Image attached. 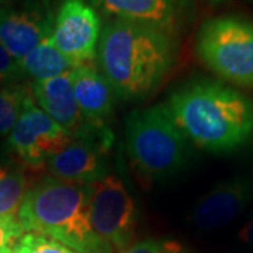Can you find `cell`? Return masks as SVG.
Returning a JSON list of instances; mask_svg holds the SVG:
<instances>
[{"mask_svg":"<svg viewBox=\"0 0 253 253\" xmlns=\"http://www.w3.org/2000/svg\"><path fill=\"white\" fill-rule=\"evenodd\" d=\"M174 55V37L144 24L110 20L101 28L96 61L116 97L134 100L159 86Z\"/></svg>","mask_w":253,"mask_h":253,"instance_id":"cell-1","label":"cell"},{"mask_svg":"<svg viewBox=\"0 0 253 253\" xmlns=\"http://www.w3.org/2000/svg\"><path fill=\"white\" fill-rule=\"evenodd\" d=\"M174 124L196 146L222 154L253 136V101L218 82H193L165 104Z\"/></svg>","mask_w":253,"mask_h":253,"instance_id":"cell-2","label":"cell"},{"mask_svg":"<svg viewBox=\"0 0 253 253\" xmlns=\"http://www.w3.org/2000/svg\"><path fill=\"white\" fill-rule=\"evenodd\" d=\"M17 219L24 232L48 236L76 253H114L91 228L89 184L45 177L27 190Z\"/></svg>","mask_w":253,"mask_h":253,"instance_id":"cell-3","label":"cell"},{"mask_svg":"<svg viewBox=\"0 0 253 253\" xmlns=\"http://www.w3.org/2000/svg\"><path fill=\"white\" fill-rule=\"evenodd\" d=\"M126 146L134 170L146 181L172 177L189 159L187 139L166 106L132 111L126 118Z\"/></svg>","mask_w":253,"mask_h":253,"instance_id":"cell-4","label":"cell"},{"mask_svg":"<svg viewBox=\"0 0 253 253\" xmlns=\"http://www.w3.org/2000/svg\"><path fill=\"white\" fill-rule=\"evenodd\" d=\"M196 51L219 78L253 86V23L231 16L211 18L200 28Z\"/></svg>","mask_w":253,"mask_h":253,"instance_id":"cell-5","label":"cell"},{"mask_svg":"<svg viewBox=\"0 0 253 253\" xmlns=\"http://www.w3.org/2000/svg\"><path fill=\"white\" fill-rule=\"evenodd\" d=\"M93 231L114 249L124 252L134 242L138 222L135 201L116 174L89 184Z\"/></svg>","mask_w":253,"mask_h":253,"instance_id":"cell-6","label":"cell"},{"mask_svg":"<svg viewBox=\"0 0 253 253\" xmlns=\"http://www.w3.org/2000/svg\"><path fill=\"white\" fill-rule=\"evenodd\" d=\"M107 126L87 123L71 138L61 152L54 155L46 168L52 177L71 183L91 184L107 176V154L113 144Z\"/></svg>","mask_w":253,"mask_h":253,"instance_id":"cell-7","label":"cell"},{"mask_svg":"<svg viewBox=\"0 0 253 253\" xmlns=\"http://www.w3.org/2000/svg\"><path fill=\"white\" fill-rule=\"evenodd\" d=\"M7 138L13 154L31 169L44 168L54 155L71 142V135L38 109L34 99L28 101Z\"/></svg>","mask_w":253,"mask_h":253,"instance_id":"cell-8","label":"cell"},{"mask_svg":"<svg viewBox=\"0 0 253 253\" xmlns=\"http://www.w3.org/2000/svg\"><path fill=\"white\" fill-rule=\"evenodd\" d=\"M97 11L84 0H62L54 18L51 41L78 66L91 65L101 36Z\"/></svg>","mask_w":253,"mask_h":253,"instance_id":"cell-9","label":"cell"},{"mask_svg":"<svg viewBox=\"0 0 253 253\" xmlns=\"http://www.w3.org/2000/svg\"><path fill=\"white\" fill-rule=\"evenodd\" d=\"M55 14L41 1L20 7L0 4V44L14 59H23L51 37Z\"/></svg>","mask_w":253,"mask_h":253,"instance_id":"cell-10","label":"cell"},{"mask_svg":"<svg viewBox=\"0 0 253 253\" xmlns=\"http://www.w3.org/2000/svg\"><path fill=\"white\" fill-rule=\"evenodd\" d=\"M111 17L154 27L174 37L183 24L187 0H84Z\"/></svg>","mask_w":253,"mask_h":253,"instance_id":"cell-11","label":"cell"},{"mask_svg":"<svg viewBox=\"0 0 253 253\" xmlns=\"http://www.w3.org/2000/svg\"><path fill=\"white\" fill-rule=\"evenodd\" d=\"M253 200V173L217 184L199 200L193 211L194 225L212 231L234 221Z\"/></svg>","mask_w":253,"mask_h":253,"instance_id":"cell-12","label":"cell"},{"mask_svg":"<svg viewBox=\"0 0 253 253\" xmlns=\"http://www.w3.org/2000/svg\"><path fill=\"white\" fill-rule=\"evenodd\" d=\"M31 91L41 110L62 126L71 138L86 124L73 94L71 72L46 81L33 82Z\"/></svg>","mask_w":253,"mask_h":253,"instance_id":"cell-13","label":"cell"},{"mask_svg":"<svg viewBox=\"0 0 253 253\" xmlns=\"http://www.w3.org/2000/svg\"><path fill=\"white\" fill-rule=\"evenodd\" d=\"M73 94L82 114L87 123L107 126L113 116L116 94L93 65H81L71 71Z\"/></svg>","mask_w":253,"mask_h":253,"instance_id":"cell-14","label":"cell"},{"mask_svg":"<svg viewBox=\"0 0 253 253\" xmlns=\"http://www.w3.org/2000/svg\"><path fill=\"white\" fill-rule=\"evenodd\" d=\"M18 62L24 76H30L34 82L52 79L59 75L71 72L78 66L52 44L51 37L41 41Z\"/></svg>","mask_w":253,"mask_h":253,"instance_id":"cell-15","label":"cell"},{"mask_svg":"<svg viewBox=\"0 0 253 253\" xmlns=\"http://www.w3.org/2000/svg\"><path fill=\"white\" fill-rule=\"evenodd\" d=\"M27 193L24 173L16 168L0 166V217L16 218Z\"/></svg>","mask_w":253,"mask_h":253,"instance_id":"cell-16","label":"cell"},{"mask_svg":"<svg viewBox=\"0 0 253 253\" xmlns=\"http://www.w3.org/2000/svg\"><path fill=\"white\" fill-rule=\"evenodd\" d=\"M31 86L10 84L0 89V136H9L24 107L33 100Z\"/></svg>","mask_w":253,"mask_h":253,"instance_id":"cell-17","label":"cell"},{"mask_svg":"<svg viewBox=\"0 0 253 253\" xmlns=\"http://www.w3.org/2000/svg\"><path fill=\"white\" fill-rule=\"evenodd\" d=\"M11 253H76L48 236L27 232L17 241Z\"/></svg>","mask_w":253,"mask_h":253,"instance_id":"cell-18","label":"cell"},{"mask_svg":"<svg viewBox=\"0 0 253 253\" xmlns=\"http://www.w3.org/2000/svg\"><path fill=\"white\" fill-rule=\"evenodd\" d=\"M24 231L17 218L0 217V253H11Z\"/></svg>","mask_w":253,"mask_h":253,"instance_id":"cell-19","label":"cell"},{"mask_svg":"<svg viewBox=\"0 0 253 253\" xmlns=\"http://www.w3.org/2000/svg\"><path fill=\"white\" fill-rule=\"evenodd\" d=\"M121 253H183V246L176 241L166 239H148L131 245Z\"/></svg>","mask_w":253,"mask_h":253,"instance_id":"cell-20","label":"cell"},{"mask_svg":"<svg viewBox=\"0 0 253 253\" xmlns=\"http://www.w3.org/2000/svg\"><path fill=\"white\" fill-rule=\"evenodd\" d=\"M21 78H24V73L21 71L20 62L14 59L0 44V79H4L10 83Z\"/></svg>","mask_w":253,"mask_h":253,"instance_id":"cell-21","label":"cell"},{"mask_svg":"<svg viewBox=\"0 0 253 253\" xmlns=\"http://www.w3.org/2000/svg\"><path fill=\"white\" fill-rule=\"evenodd\" d=\"M239 239L244 242V244L253 246V218L246 224V225L241 229L239 232Z\"/></svg>","mask_w":253,"mask_h":253,"instance_id":"cell-22","label":"cell"},{"mask_svg":"<svg viewBox=\"0 0 253 253\" xmlns=\"http://www.w3.org/2000/svg\"><path fill=\"white\" fill-rule=\"evenodd\" d=\"M3 83H9V82H6V81H4V79H0V86H1Z\"/></svg>","mask_w":253,"mask_h":253,"instance_id":"cell-23","label":"cell"},{"mask_svg":"<svg viewBox=\"0 0 253 253\" xmlns=\"http://www.w3.org/2000/svg\"><path fill=\"white\" fill-rule=\"evenodd\" d=\"M212 1H221V0H212Z\"/></svg>","mask_w":253,"mask_h":253,"instance_id":"cell-24","label":"cell"},{"mask_svg":"<svg viewBox=\"0 0 253 253\" xmlns=\"http://www.w3.org/2000/svg\"><path fill=\"white\" fill-rule=\"evenodd\" d=\"M1 3H3V0H0V4H1Z\"/></svg>","mask_w":253,"mask_h":253,"instance_id":"cell-25","label":"cell"}]
</instances>
